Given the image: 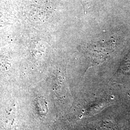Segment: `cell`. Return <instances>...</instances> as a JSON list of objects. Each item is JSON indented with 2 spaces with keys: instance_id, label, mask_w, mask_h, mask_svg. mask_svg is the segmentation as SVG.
Wrapping results in <instances>:
<instances>
[{
  "instance_id": "6da1fadb",
  "label": "cell",
  "mask_w": 130,
  "mask_h": 130,
  "mask_svg": "<svg viewBox=\"0 0 130 130\" xmlns=\"http://www.w3.org/2000/svg\"><path fill=\"white\" fill-rule=\"evenodd\" d=\"M111 48V45L106 42L93 44L88 49L89 59L93 65L99 64L105 60Z\"/></svg>"
},
{
  "instance_id": "7a4b0ae2",
  "label": "cell",
  "mask_w": 130,
  "mask_h": 130,
  "mask_svg": "<svg viewBox=\"0 0 130 130\" xmlns=\"http://www.w3.org/2000/svg\"><path fill=\"white\" fill-rule=\"evenodd\" d=\"M94 0H82V4L84 10L90 7L91 5H93Z\"/></svg>"
}]
</instances>
